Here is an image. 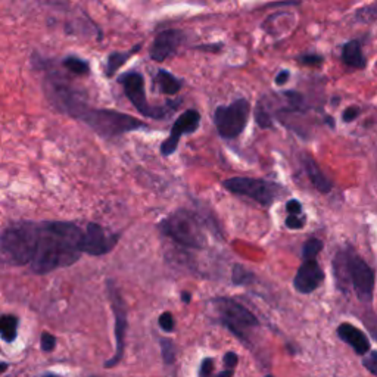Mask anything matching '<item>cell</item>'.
<instances>
[{"label": "cell", "mask_w": 377, "mask_h": 377, "mask_svg": "<svg viewBox=\"0 0 377 377\" xmlns=\"http://www.w3.org/2000/svg\"><path fill=\"white\" fill-rule=\"evenodd\" d=\"M33 64L36 68L45 73L43 89L49 103L58 112L82 121L101 138L114 139L130 131L147 128L146 123L128 114L103 110V108H91L87 103L84 93L74 87L71 82H68V78L64 77L53 66L50 59L42 58L38 53H34Z\"/></svg>", "instance_id": "1"}, {"label": "cell", "mask_w": 377, "mask_h": 377, "mask_svg": "<svg viewBox=\"0 0 377 377\" xmlns=\"http://www.w3.org/2000/svg\"><path fill=\"white\" fill-rule=\"evenodd\" d=\"M84 230L70 221L38 223L33 260L29 264L36 274H47L57 268L70 267L82 257Z\"/></svg>", "instance_id": "2"}, {"label": "cell", "mask_w": 377, "mask_h": 377, "mask_svg": "<svg viewBox=\"0 0 377 377\" xmlns=\"http://www.w3.org/2000/svg\"><path fill=\"white\" fill-rule=\"evenodd\" d=\"M334 274L339 281L342 279L349 281L360 301L371 302L376 280L374 272L358 253L354 251L341 252L334 258Z\"/></svg>", "instance_id": "3"}, {"label": "cell", "mask_w": 377, "mask_h": 377, "mask_svg": "<svg viewBox=\"0 0 377 377\" xmlns=\"http://www.w3.org/2000/svg\"><path fill=\"white\" fill-rule=\"evenodd\" d=\"M37 235L38 223H13L0 235V249L10 263L17 265H29L34 255Z\"/></svg>", "instance_id": "4"}, {"label": "cell", "mask_w": 377, "mask_h": 377, "mask_svg": "<svg viewBox=\"0 0 377 377\" xmlns=\"http://www.w3.org/2000/svg\"><path fill=\"white\" fill-rule=\"evenodd\" d=\"M159 230L164 236L170 237L176 244L192 248L200 249L205 246V233L202 224L196 215L187 209H177L159 224Z\"/></svg>", "instance_id": "5"}, {"label": "cell", "mask_w": 377, "mask_h": 377, "mask_svg": "<svg viewBox=\"0 0 377 377\" xmlns=\"http://www.w3.org/2000/svg\"><path fill=\"white\" fill-rule=\"evenodd\" d=\"M118 83L123 86L127 99L136 108L138 112L146 118L152 119H165L171 114L177 111L182 101L167 102L165 105H151L146 98V84L145 77L139 71H128L118 77Z\"/></svg>", "instance_id": "6"}, {"label": "cell", "mask_w": 377, "mask_h": 377, "mask_svg": "<svg viewBox=\"0 0 377 377\" xmlns=\"http://www.w3.org/2000/svg\"><path fill=\"white\" fill-rule=\"evenodd\" d=\"M251 117V103L245 98H239L230 105H220L214 111V124L219 134L232 140L239 138L248 126Z\"/></svg>", "instance_id": "7"}, {"label": "cell", "mask_w": 377, "mask_h": 377, "mask_svg": "<svg viewBox=\"0 0 377 377\" xmlns=\"http://www.w3.org/2000/svg\"><path fill=\"white\" fill-rule=\"evenodd\" d=\"M223 187L235 195L246 196L263 207L273 205L281 193V187L277 183L252 177L227 179L223 182Z\"/></svg>", "instance_id": "8"}, {"label": "cell", "mask_w": 377, "mask_h": 377, "mask_svg": "<svg viewBox=\"0 0 377 377\" xmlns=\"http://www.w3.org/2000/svg\"><path fill=\"white\" fill-rule=\"evenodd\" d=\"M214 305L217 308L220 321L240 339L245 341L248 332L260 325L257 317L246 306L230 298L214 300Z\"/></svg>", "instance_id": "9"}, {"label": "cell", "mask_w": 377, "mask_h": 377, "mask_svg": "<svg viewBox=\"0 0 377 377\" xmlns=\"http://www.w3.org/2000/svg\"><path fill=\"white\" fill-rule=\"evenodd\" d=\"M108 292H110V300L112 305L114 311V318H115V342H117V349L115 355L105 362L106 369L115 367L118 362L121 361L124 355V346H126V332H127V306L126 302L121 296L118 288L114 285V281H108Z\"/></svg>", "instance_id": "10"}, {"label": "cell", "mask_w": 377, "mask_h": 377, "mask_svg": "<svg viewBox=\"0 0 377 377\" xmlns=\"http://www.w3.org/2000/svg\"><path fill=\"white\" fill-rule=\"evenodd\" d=\"M200 126V114L196 110L184 111L171 127L170 136L161 145V154L163 156H170L177 151L180 139L186 134H193Z\"/></svg>", "instance_id": "11"}, {"label": "cell", "mask_w": 377, "mask_h": 377, "mask_svg": "<svg viewBox=\"0 0 377 377\" xmlns=\"http://www.w3.org/2000/svg\"><path fill=\"white\" fill-rule=\"evenodd\" d=\"M119 236L117 233L108 232L106 228L96 223H89L84 228L83 242H82V252L89 255H105L111 252L118 244Z\"/></svg>", "instance_id": "12"}, {"label": "cell", "mask_w": 377, "mask_h": 377, "mask_svg": "<svg viewBox=\"0 0 377 377\" xmlns=\"http://www.w3.org/2000/svg\"><path fill=\"white\" fill-rule=\"evenodd\" d=\"M186 42L184 31L179 29H168L156 34L149 49V57L155 62H164L177 55L179 49Z\"/></svg>", "instance_id": "13"}, {"label": "cell", "mask_w": 377, "mask_h": 377, "mask_svg": "<svg viewBox=\"0 0 377 377\" xmlns=\"http://www.w3.org/2000/svg\"><path fill=\"white\" fill-rule=\"evenodd\" d=\"M325 272L318 265L317 260H305L295 274L293 288L302 295L313 293L325 281Z\"/></svg>", "instance_id": "14"}, {"label": "cell", "mask_w": 377, "mask_h": 377, "mask_svg": "<svg viewBox=\"0 0 377 377\" xmlns=\"http://www.w3.org/2000/svg\"><path fill=\"white\" fill-rule=\"evenodd\" d=\"M336 333H338L341 341H343L346 345L354 349L355 354L366 355L370 351L371 345L366 333L351 325V323H342V325H339V327L336 329Z\"/></svg>", "instance_id": "15"}, {"label": "cell", "mask_w": 377, "mask_h": 377, "mask_svg": "<svg viewBox=\"0 0 377 377\" xmlns=\"http://www.w3.org/2000/svg\"><path fill=\"white\" fill-rule=\"evenodd\" d=\"M302 164H304V170L306 172V176L311 182V184L317 188L320 193H329L333 187V183L329 180V177L326 176L323 170L320 168V165L317 164V161L309 156V155H304L302 156Z\"/></svg>", "instance_id": "16"}, {"label": "cell", "mask_w": 377, "mask_h": 377, "mask_svg": "<svg viewBox=\"0 0 377 377\" xmlns=\"http://www.w3.org/2000/svg\"><path fill=\"white\" fill-rule=\"evenodd\" d=\"M342 62L351 70H364L367 65V59L364 52H362V45L358 38L349 40L342 47L341 53Z\"/></svg>", "instance_id": "17"}, {"label": "cell", "mask_w": 377, "mask_h": 377, "mask_svg": "<svg viewBox=\"0 0 377 377\" xmlns=\"http://www.w3.org/2000/svg\"><path fill=\"white\" fill-rule=\"evenodd\" d=\"M154 83L161 93L168 94V96H174L183 89V80L177 78L167 70H158L154 77Z\"/></svg>", "instance_id": "18"}, {"label": "cell", "mask_w": 377, "mask_h": 377, "mask_svg": "<svg viewBox=\"0 0 377 377\" xmlns=\"http://www.w3.org/2000/svg\"><path fill=\"white\" fill-rule=\"evenodd\" d=\"M142 49V43L136 45L134 47L128 49V50H118V52H112L110 57L106 59V66H105V75L106 77H112L121 66H123L133 55H136V53Z\"/></svg>", "instance_id": "19"}, {"label": "cell", "mask_w": 377, "mask_h": 377, "mask_svg": "<svg viewBox=\"0 0 377 377\" xmlns=\"http://www.w3.org/2000/svg\"><path fill=\"white\" fill-rule=\"evenodd\" d=\"M61 66L65 71L78 77H86L90 74V64L86 59L75 55L65 57L61 62Z\"/></svg>", "instance_id": "20"}, {"label": "cell", "mask_w": 377, "mask_h": 377, "mask_svg": "<svg viewBox=\"0 0 377 377\" xmlns=\"http://www.w3.org/2000/svg\"><path fill=\"white\" fill-rule=\"evenodd\" d=\"M18 333V317L15 316H0V338L5 342L12 343L17 339Z\"/></svg>", "instance_id": "21"}, {"label": "cell", "mask_w": 377, "mask_h": 377, "mask_svg": "<svg viewBox=\"0 0 377 377\" xmlns=\"http://www.w3.org/2000/svg\"><path fill=\"white\" fill-rule=\"evenodd\" d=\"M354 18L361 24H377V2L357 9Z\"/></svg>", "instance_id": "22"}, {"label": "cell", "mask_w": 377, "mask_h": 377, "mask_svg": "<svg viewBox=\"0 0 377 377\" xmlns=\"http://www.w3.org/2000/svg\"><path fill=\"white\" fill-rule=\"evenodd\" d=\"M325 248V244L320 239H308L302 246V261L305 260H317V255Z\"/></svg>", "instance_id": "23"}, {"label": "cell", "mask_w": 377, "mask_h": 377, "mask_svg": "<svg viewBox=\"0 0 377 377\" xmlns=\"http://www.w3.org/2000/svg\"><path fill=\"white\" fill-rule=\"evenodd\" d=\"M253 277L255 276L251 272H248L244 265L236 264L233 267V272H232V281H233V285H236V286H246V285H249V283L253 281Z\"/></svg>", "instance_id": "24"}, {"label": "cell", "mask_w": 377, "mask_h": 377, "mask_svg": "<svg viewBox=\"0 0 377 377\" xmlns=\"http://www.w3.org/2000/svg\"><path fill=\"white\" fill-rule=\"evenodd\" d=\"M159 346L161 355H163L165 364H172V362L176 361V345H174L171 339H161Z\"/></svg>", "instance_id": "25"}, {"label": "cell", "mask_w": 377, "mask_h": 377, "mask_svg": "<svg viewBox=\"0 0 377 377\" xmlns=\"http://www.w3.org/2000/svg\"><path fill=\"white\" fill-rule=\"evenodd\" d=\"M298 61L306 66H320L323 62H325V57L316 52H309V53H304V55H301Z\"/></svg>", "instance_id": "26"}, {"label": "cell", "mask_w": 377, "mask_h": 377, "mask_svg": "<svg viewBox=\"0 0 377 377\" xmlns=\"http://www.w3.org/2000/svg\"><path fill=\"white\" fill-rule=\"evenodd\" d=\"M158 323H159V327L163 329L165 333H171V332H174V329H176V320H174V316L168 311L159 316Z\"/></svg>", "instance_id": "27"}, {"label": "cell", "mask_w": 377, "mask_h": 377, "mask_svg": "<svg viewBox=\"0 0 377 377\" xmlns=\"http://www.w3.org/2000/svg\"><path fill=\"white\" fill-rule=\"evenodd\" d=\"M362 366L377 377V351H369L362 360Z\"/></svg>", "instance_id": "28"}, {"label": "cell", "mask_w": 377, "mask_h": 377, "mask_svg": "<svg viewBox=\"0 0 377 377\" xmlns=\"http://www.w3.org/2000/svg\"><path fill=\"white\" fill-rule=\"evenodd\" d=\"M40 345L45 353H52L57 346V338L50 333H43L42 339H40Z\"/></svg>", "instance_id": "29"}, {"label": "cell", "mask_w": 377, "mask_h": 377, "mask_svg": "<svg viewBox=\"0 0 377 377\" xmlns=\"http://www.w3.org/2000/svg\"><path fill=\"white\" fill-rule=\"evenodd\" d=\"M285 224L288 228H292V230H298V228H302L305 226V217H300V215H288Z\"/></svg>", "instance_id": "30"}, {"label": "cell", "mask_w": 377, "mask_h": 377, "mask_svg": "<svg viewBox=\"0 0 377 377\" xmlns=\"http://www.w3.org/2000/svg\"><path fill=\"white\" fill-rule=\"evenodd\" d=\"M361 114V110L357 106H349L342 112V121L343 123H353L358 118V115Z\"/></svg>", "instance_id": "31"}, {"label": "cell", "mask_w": 377, "mask_h": 377, "mask_svg": "<svg viewBox=\"0 0 377 377\" xmlns=\"http://www.w3.org/2000/svg\"><path fill=\"white\" fill-rule=\"evenodd\" d=\"M214 371V360L212 358H204L200 364V370H199V376L200 377H209Z\"/></svg>", "instance_id": "32"}, {"label": "cell", "mask_w": 377, "mask_h": 377, "mask_svg": "<svg viewBox=\"0 0 377 377\" xmlns=\"http://www.w3.org/2000/svg\"><path fill=\"white\" fill-rule=\"evenodd\" d=\"M286 211L289 215H301L302 214V204L300 200L290 199L286 204Z\"/></svg>", "instance_id": "33"}, {"label": "cell", "mask_w": 377, "mask_h": 377, "mask_svg": "<svg viewBox=\"0 0 377 377\" xmlns=\"http://www.w3.org/2000/svg\"><path fill=\"white\" fill-rule=\"evenodd\" d=\"M237 362H239V357L236 353H227L223 358V364L226 369H236L237 366Z\"/></svg>", "instance_id": "34"}, {"label": "cell", "mask_w": 377, "mask_h": 377, "mask_svg": "<svg viewBox=\"0 0 377 377\" xmlns=\"http://www.w3.org/2000/svg\"><path fill=\"white\" fill-rule=\"evenodd\" d=\"M289 77H290V74H289V71H286V70H283V71H280L277 75H276V83L279 84V86H281V84H285V83H288V80H289Z\"/></svg>", "instance_id": "35"}, {"label": "cell", "mask_w": 377, "mask_h": 377, "mask_svg": "<svg viewBox=\"0 0 377 377\" xmlns=\"http://www.w3.org/2000/svg\"><path fill=\"white\" fill-rule=\"evenodd\" d=\"M196 49L199 50H205V52H219L223 49L221 43H215V45H205V46H198Z\"/></svg>", "instance_id": "36"}, {"label": "cell", "mask_w": 377, "mask_h": 377, "mask_svg": "<svg viewBox=\"0 0 377 377\" xmlns=\"http://www.w3.org/2000/svg\"><path fill=\"white\" fill-rule=\"evenodd\" d=\"M233 374H235V370L233 369H224L221 373H219V374H212L211 377H233Z\"/></svg>", "instance_id": "37"}, {"label": "cell", "mask_w": 377, "mask_h": 377, "mask_svg": "<svg viewBox=\"0 0 377 377\" xmlns=\"http://www.w3.org/2000/svg\"><path fill=\"white\" fill-rule=\"evenodd\" d=\"M182 301L184 304H191V301H192V293L191 292H182Z\"/></svg>", "instance_id": "38"}, {"label": "cell", "mask_w": 377, "mask_h": 377, "mask_svg": "<svg viewBox=\"0 0 377 377\" xmlns=\"http://www.w3.org/2000/svg\"><path fill=\"white\" fill-rule=\"evenodd\" d=\"M8 367H9V364H8V362H3V361H0V374H2V373H5V371L8 370Z\"/></svg>", "instance_id": "39"}, {"label": "cell", "mask_w": 377, "mask_h": 377, "mask_svg": "<svg viewBox=\"0 0 377 377\" xmlns=\"http://www.w3.org/2000/svg\"><path fill=\"white\" fill-rule=\"evenodd\" d=\"M43 377H58V376H55V374H46V376H43Z\"/></svg>", "instance_id": "40"}, {"label": "cell", "mask_w": 377, "mask_h": 377, "mask_svg": "<svg viewBox=\"0 0 377 377\" xmlns=\"http://www.w3.org/2000/svg\"><path fill=\"white\" fill-rule=\"evenodd\" d=\"M265 377H273V376H272V374H268V376H265Z\"/></svg>", "instance_id": "41"}]
</instances>
